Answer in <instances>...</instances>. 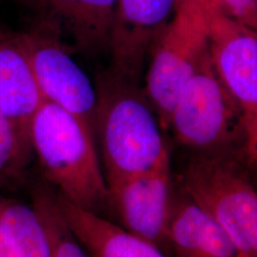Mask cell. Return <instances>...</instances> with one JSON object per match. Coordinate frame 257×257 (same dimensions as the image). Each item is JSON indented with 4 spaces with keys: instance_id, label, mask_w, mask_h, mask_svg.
<instances>
[{
    "instance_id": "obj_1",
    "label": "cell",
    "mask_w": 257,
    "mask_h": 257,
    "mask_svg": "<svg viewBox=\"0 0 257 257\" xmlns=\"http://www.w3.org/2000/svg\"><path fill=\"white\" fill-rule=\"evenodd\" d=\"M94 136L107 188L144 174L169 156L155 110L139 84L109 72L96 80Z\"/></svg>"
},
{
    "instance_id": "obj_2",
    "label": "cell",
    "mask_w": 257,
    "mask_h": 257,
    "mask_svg": "<svg viewBox=\"0 0 257 257\" xmlns=\"http://www.w3.org/2000/svg\"><path fill=\"white\" fill-rule=\"evenodd\" d=\"M31 139L46 183L69 202L99 214L109 192L93 128L44 100L33 121Z\"/></svg>"
},
{
    "instance_id": "obj_3",
    "label": "cell",
    "mask_w": 257,
    "mask_h": 257,
    "mask_svg": "<svg viewBox=\"0 0 257 257\" xmlns=\"http://www.w3.org/2000/svg\"><path fill=\"white\" fill-rule=\"evenodd\" d=\"M245 158L235 150L194 153L181 189L226 230L243 257H257V193Z\"/></svg>"
},
{
    "instance_id": "obj_4",
    "label": "cell",
    "mask_w": 257,
    "mask_h": 257,
    "mask_svg": "<svg viewBox=\"0 0 257 257\" xmlns=\"http://www.w3.org/2000/svg\"><path fill=\"white\" fill-rule=\"evenodd\" d=\"M208 0H178L174 16L158 35L144 90L159 121L168 130L175 102L197 65L209 52Z\"/></svg>"
},
{
    "instance_id": "obj_5",
    "label": "cell",
    "mask_w": 257,
    "mask_h": 257,
    "mask_svg": "<svg viewBox=\"0 0 257 257\" xmlns=\"http://www.w3.org/2000/svg\"><path fill=\"white\" fill-rule=\"evenodd\" d=\"M170 128L176 141L194 153L235 150L244 157L242 114L216 74L210 51L179 93Z\"/></svg>"
},
{
    "instance_id": "obj_6",
    "label": "cell",
    "mask_w": 257,
    "mask_h": 257,
    "mask_svg": "<svg viewBox=\"0 0 257 257\" xmlns=\"http://www.w3.org/2000/svg\"><path fill=\"white\" fill-rule=\"evenodd\" d=\"M210 9L209 51L214 70L238 106L244 128L243 155L248 167L257 160V33Z\"/></svg>"
},
{
    "instance_id": "obj_7",
    "label": "cell",
    "mask_w": 257,
    "mask_h": 257,
    "mask_svg": "<svg viewBox=\"0 0 257 257\" xmlns=\"http://www.w3.org/2000/svg\"><path fill=\"white\" fill-rule=\"evenodd\" d=\"M19 37L43 99L79 117L94 131L95 87L71 56L59 33L39 20Z\"/></svg>"
},
{
    "instance_id": "obj_8",
    "label": "cell",
    "mask_w": 257,
    "mask_h": 257,
    "mask_svg": "<svg viewBox=\"0 0 257 257\" xmlns=\"http://www.w3.org/2000/svg\"><path fill=\"white\" fill-rule=\"evenodd\" d=\"M108 192V204L125 230L158 248L166 246L175 199L170 155L154 169L110 187Z\"/></svg>"
},
{
    "instance_id": "obj_9",
    "label": "cell",
    "mask_w": 257,
    "mask_h": 257,
    "mask_svg": "<svg viewBox=\"0 0 257 257\" xmlns=\"http://www.w3.org/2000/svg\"><path fill=\"white\" fill-rule=\"evenodd\" d=\"M178 0H117L110 35V72L139 84L145 59Z\"/></svg>"
},
{
    "instance_id": "obj_10",
    "label": "cell",
    "mask_w": 257,
    "mask_h": 257,
    "mask_svg": "<svg viewBox=\"0 0 257 257\" xmlns=\"http://www.w3.org/2000/svg\"><path fill=\"white\" fill-rule=\"evenodd\" d=\"M40 20L85 54L110 50L117 0H29Z\"/></svg>"
},
{
    "instance_id": "obj_11",
    "label": "cell",
    "mask_w": 257,
    "mask_h": 257,
    "mask_svg": "<svg viewBox=\"0 0 257 257\" xmlns=\"http://www.w3.org/2000/svg\"><path fill=\"white\" fill-rule=\"evenodd\" d=\"M43 101L19 34L0 28V108L32 149V124Z\"/></svg>"
},
{
    "instance_id": "obj_12",
    "label": "cell",
    "mask_w": 257,
    "mask_h": 257,
    "mask_svg": "<svg viewBox=\"0 0 257 257\" xmlns=\"http://www.w3.org/2000/svg\"><path fill=\"white\" fill-rule=\"evenodd\" d=\"M166 245L176 257H243L230 234L183 193L175 195Z\"/></svg>"
},
{
    "instance_id": "obj_13",
    "label": "cell",
    "mask_w": 257,
    "mask_h": 257,
    "mask_svg": "<svg viewBox=\"0 0 257 257\" xmlns=\"http://www.w3.org/2000/svg\"><path fill=\"white\" fill-rule=\"evenodd\" d=\"M56 197L65 221L91 257H167L155 244L97 213L75 206L57 193Z\"/></svg>"
},
{
    "instance_id": "obj_14",
    "label": "cell",
    "mask_w": 257,
    "mask_h": 257,
    "mask_svg": "<svg viewBox=\"0 0 257 257\" xmlns=\"http://www.w3.org/2000/svg\"><path fill=\"white\" fill-rule=\"evenodd\" d=\"M46 233L50 257H91L59 209L55 190L38 184L32 192V204Z\"/></svg>"
},
{
    "instance_id": "obj_15",
    "label": "cell",
    "mask_w": 257,
    "mask_h": 257,
    "mask_svg": "<svg viewBox=\"0 0 257 257\" xmlns=\"http://www.w3.org/2000/svg\"><path fill=\"white\" fill-rule=\"evenodd\" d=\"M34 155L0 108V187L23 174Z\"/></svg>"
},
{
    "instance_id": "obj_16",
    "label": "cell",
    "mask_w": 257,
    "mask_h": 257,
    "mask_svg": "<svg viewBox=\"0 0 257 257\" xmlns=\"http://www.w3.org/2000/svg\"><path fill=\"white\" fill-rule=\"evenodd\" d=\"M221 15L257 30V0H208Z\"/></svg>"
},
{
    "instance_id": "obj_17",
    "label": "cell",
    "mask_w": 257,
    "mask_h": 257,
    "mask_svg": "<svg viewBox=\"0 0 257 257\" xmlns=\"http://www.w3.org/2000/svg\"><path fill=\"white\" fill-rule=\"evenodd\" d=\"M0 257H18L0 230Z\"/></svg>"
}]
</instances>
